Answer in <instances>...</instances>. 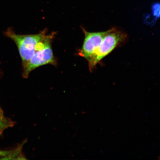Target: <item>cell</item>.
<instances>
[{"mask_svg": "<svg viewBox=\"0 0 160 160\" xmlns=\"http://www.w3.org/2000/svg\"><path fill=\"white\" fill-rule=\"evenodd\" d=\"M56 34V33L53 32L50 34L47 35L38 44L32 57L23 67L24 78H27L32 71L42 66L48 64L57 65V60L54 55L52 47V42Z\"/></svg>", "mask_w": 160, "mask_h": 160, "instance_id": "6da1fadb", "label": "cell"}, {"mask_svg": "<svg viewBox=\"0 0 160 160\" xmlns=\"http://www.w3.org/2000/svg\"><path fill=\"white\" fill-rule=\"evenodd\" d=\"M45 29L36 34L19 35L16 33L11 28L7 30L4 34L15 43L18 47L22 61L23 67L27 65L35 53L38 44L47 35Z\"/></svg>", "mask_w": 160, "mask_h": 160, "instance_id": "7a4b0ae2", "label": "cell"}, {"mask_svg": "<svg viewBox=\"0 0 160 160\" xmlns=\"http://www.w3.org/2000/svg\"><path fill=\"white\" fill-rule=\"evenodd\" d=\"M127 36L115 28L108 30L98 48L88 62L90 71L92 72L95 66L103 58L109 54L116 47L124 42Z\"/></svg>", "mask_w": 160, "mask_h": 160, "instance_id": "3957f363", "label": "cell"}, {"mask_svg": "<svg viewBox=\"0 0 160 160\" xmlns=\"http://www.w3.org/2000/svg\"><path fill=\"white\" fill-rule=\"evenodd\" d=\"M83 31L85 34V39L82 47L78 53L80 56L88 61L98 48L108 31L91 32L83 28Z\"/></svg>", "mask_w": 160, "mask_h": 160, "instance_id": "277c9868", "label": "cell"}, {"mask_svg": "<svg viewBox=\"0 0 160 160\" xmlns=\"http://www.w3.org/2000/svg\"><path fill=\"white\" fill-rule=\"evenodd\" d=\"M15 122L8 118H6L4 115H0V135L2 134L5 130L9 127H13Z\"/></svg>", "mask_w": 160, "mask_h": 160, "instance_id": "5b68a950", "label": "cell"}, {"mask_svg": "<svg viewBox=\"0 0 160 160\" xmlns=\"http://www.w3.org/2000/svg\"><path fill=\"white\" fill-rule=\"evenodd\" d=\"M152 13L156 19L159 17L160 4L159 3L154 4L152 7Z\"/></svg>", "mask_w": 160, "mask_h": 160, "instance_id": "8992f818", "label": "cell"}, {"mask_svg": "<svg viewBox=\"0 0 160 160\" xmlns=\"http://www.w3.org/2000/svg\"><path fill=\"white\" fill-rule=\"evenodd\" d=\"M12 150L11 151H1L0 150V157H5L9 155L11 152Z\"/></svg>", "mask_w": 160, "mask_h": 160, "instance_id": "52a82bcc", "label": "cell"}, {"mask_svg": "<svg viewBox=\"0 0 160 160\" xmlns=\"http://www.w3.org/2000/svg\"><path fill=\"white\" fill-rule=\"evenodd\" d=\"M0 115H3L4 113L3 110L0 107Z\"/></svg>", "mask_w": 160, "mask_h": 160, "instance_id": "ba28073f", "label": "cell"}]
</instances>
